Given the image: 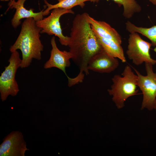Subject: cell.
Instances as JSON below:
<instances>
[{
	"label": "cell",
	"instance_id": "11",
	"mask_svg": "<svg viewBox=\"0 0 156 156\" xmlns=\"http://www.w3.org/2000/svg\"><path fill=\"white\" fill-rule=\"evenodd\" d=\"M26 0H15L10 1L8 3L9 8H14L16 11L11 20L12 26L16 28L21 24V20L23 18H33L37 21L43 18V12L44 9L38 12H34V9L31 8L27 10L24 7V4Z\"/></svg>",
	"mask_w": 156,
	"mask_h": 156
},
{
	"label": "cell",
	"instance_id": "5",
	"mask_svg": "<svg viewBox=\"0 0 156 156\" xmlns=\"http://www.w3.org/2000/svg\"><path fill=\"white\" fill-rule=\"evenodd\" d=\"M153 65L149 63H145L146 73L145 76L142 75L133 68L138 76V86L143 94L141 110L146 109L151 111L154 109L156 99V73L153 71Z\"/></svg>",
	"mask_w": 156,
	"mask_h": 156
},
{
	"label": "cell",
	"instance_id": "13",
	"mask_svg": "<svg viewBox=\"0 0 156 156\" xmlns=\"http://www.w3.org/2000/svg\"><path fill=\"white\" fill-rule=\"evenodd\" d=\"M95 35L98 42L105 52L109 55L119 59L122 62H126L121 45L112 40Z\"/></svg>",
	"mask_w": 156,
	"mask_h": 156
},
{
	"label": "cell",
	"instance_id": "3",
	"mask_svg": "<svg viewBox=\"0 0 156 156\" xmlns=\"http://www.w3.org/2000/svg\"><path fill=\"white\" fill-rule=\"evenodd\" d=\"M115 75L112 78V84L108 89L109 94L118 109L122 108L129 97L138 94V77L130 66L126 65L121 74Z\"/></svg>",
	"mask_w": 156,
	"mask_h": 156
},
{
	"label": "cell",
	"instance_id": "16",
	"mask_svg": "<svg viewBox=\"0 0 156 156\" xmlns=\"http://www.w3.org/2000/svg\"><path fill=\"white\" fill-rule=\"evenodd\" d=\"M100 0H96V3ZM120 7H123L122 15L126 18H131L135 13L140 12L142 10L140 5L135 0H112Z\"/></svg>",
	"mask_w": 156,
	"mask_h": 156
},
{
	"label": "cell",
	"instance_id": "17",
	"mask_svg": "<svg viewBox=\"0 0 156 156\" xmlns=\"http://www.w3.org/2000/svg\"><path fill=\"white\" fill-rule=\"evenodd\" d=\"M153 5H156V0H149Z\"/></svg>",
	"mask_w": 156,
	"mask_h": 156
},
{
	"label": "cell",
	"instance_id": "4",
	"mask_svg": "<svg viewBox=\"0 0 156 156\" xmlns=\"http://www.w3.org/2000/svg\"><path fill=\"white\" fill-rule=\"evenodd\" d=\"M21 61L17 51L12 53L8 60L9 64L5 67L0 77V97L2 101L5 100L10 95L16 96L19 91L15 75L18 69L21 67Z\"/></svg>",
	"mask_w": 156,
	"mask_h": 156
},
{
	"label": "cell",
	"instance_id": "20",
	"mask_svg": "<svg viewBox=\"0 0 156 156\" xmlns=\"http://www.w3.org/2000/svg\"><path fill=\"white\" fill-rule=\"evenodd\" d=\"M155 64H156V60H155Z\"/></svg>",
	"mask_w": 156,
	"mask_h": 156
},
{
	"label": "cell",
	"instance_id": "6",
	"mask_svg": "<svg viewBox=\"0 0 156 156\" xmlns=\"http://www.w3.org/2000/svg\"><path fill=\"white\" fill-rule=\"evenodd\" d=\"M151 43L142 39L136 32L130 33L128 39L126 53L128 58L135 65L139 66L144 62L155 64V60L152 58L150 50Z\"/></svg>",
	"mask_w": 156,
	"mask_h": 156
},
{
	"label": "cell",
	"instance_id": "1",
	"mask_svg": "<svg viewBox=\"0 0 156 156\" xmlns=\"http://www.w3.org/2000/svg\"><path fill=\"white\" fill-rule=\"evenodd\" d=\"M89 15L86 12L78 14L72 23L68 46L72 59L79 66V72L75 77L71 78L69 83L71 86L83 82L84 75L89 74L88 66L90 60L103 49L92 29Z\"/></svg>",
	"mask_w": 156,
	"mask_h": 156
},
{
	"label": "cell",
	"instance_id": "19",
	"mask_svg": "<svg viewBox=\"0 0 156 156\" xmlns=\"http://www.w3.org/2000/svg\"><path fill=\"white\" fill-rule=\"evenodd\" d=\"M12 0H0L1 1H10Z\"/></svg>",
	"mask_w": 156,
	"mask_h": 156
},
{
	"label": "cell",
	"instance_id": "14",
	"mask_svg": "<svg viewBox=\"0 0 156 156\" xmlns=\"http://www.w3.org/2000/svg\"><path fill=\"white\" fill-rule=\"evenodd\" d=\"M47 8L44 10L43 16L48 15L50 11L54 9L60 8L66 9H71L73 7L79 5L83 8L85 5V2L90 1L93 3L96 2V0H58V3L53 5L49 3L46 0H44Z\"/></svg>",
	"mask_w": 156,
	"mask_h": 156
},
{
	"label": "cell",
	"instance_id": "18",
	"mask_svg": "<svg viewBox=\"0 0 156 156\" xmlns=\"http://www.w3.org/2000/svg\"><path fill=\"white\" fill-rule=\"evenodd\" d=\"M154 109L156 111V99L155 101L154 105Z\"/></svg>",
	"mask_w": 156,
	"mask_h": 156
},
{
	"label": "cell",
	"instance_id": "12",
	"mask_svg": "<svg viewBox=\"0 0 156 156\" xmlns=\"http://www.w3.org/2000/svg\"><path fill=\"white\" fill-rule=\"evenodd\" d=\"M88 20L92 29L96 35L112 40L121 45L122 40L120 35L109 24L104 21L96 20L89 15Z\"/></svg>",
	"mask_w": 156,
	"mask_h": 156
},
{
	"label": "cell",
	"instance_id": "10",
	"mask_svg": "<svg viewBox=\"0 0 156 156\" xmlns=\"http://www.w3.org/2000/svg\"><path fill=\"white\" fill-rule=\"evenodd\" d=\"M52 49L49 60L45 63L44 69L56 68L62 70L66 75L67 78L69 77L66 72V68L70 65V60L72 59V55L70 51H61L58 48L55 42V38L53 36L51 40Z\"/></svg>",
	"mask_w": 156,
	"mask_h": 156
},
{
	"label": "cell",
	"instance_id": "15",
	"mask_svg": "<svg viewBox=\"0 0 156 156\" xmlns=\"http://www.w3.org/2000/svg\"><path fill=\"white\" fill-rule=\"evenodd\" d=\"M126 29L130 33L136 32L146 37L151 42L152 46L155 47L156 52V25L149 28L137 26L129 21L125 23Z\"/></svg>",
	"mask_w": 156,
	"mask_h": 156
},
{
	"label": "cell",
	"instance_id": "7",
	"mask_svg": "<svg viewBox=\"0 0 156 156\" xmlns=\"http://www.w3.org/2000/svg\"><path fill=\"white\" fill-rule=\"evenodd\" d=\"M74 13L71 9L55 8L52 10L50 14L47 17L36 21V24L41 29L40 33H45L50 35H55L58 38L62 45L68 46L70 42V37L65 36L63 34L60 20V17L64 14Z\"/></svg>",
	"mask_w": 156,
	"mask_h": 156
},
{
	"label": "cell",
	"instance_id": "8",
	"mask_svg": "<svg viewBox=\"0 0 156 156\" xmlns=\"http://www.w3.org/2000/svg\"><path fill=\"white\" fill-rule=\"evenodd\" d=\"M22 133L18 131L11 132L3 139L0 146V156H25L26 147Z\"/></svg>",
	"mask_w": 156,
	"mask_h": 156
},
{
	"label": "cell",
	"instance_id": "9",
	"mask_svg": "<svg viewBox=\"0 0 156 156\" xmlns=\"http://www.w3.org/2000/svg\"><path fill=\"white\" fill-rule=\"evenodd\" d=\"M119 65L117 58L109 55L103 49L90 59L88 69L100 73H109L115 70Z\"/></svg>",
	"mask_w": 156,
	"mask_h": 156
},
{
	"label": "cell",
	"instance_id": "2",
	"mask_svg": "<svg viewBox=\"0 0 156 156\" xmlns=\"http://www.w3.org/2000/svg\"><path fill=\"white\" fill-rule=\"evenodd\" d=\"M41 29L36 25L32 18H26L23 22L20 34L10 51L12 53L20 49L22 58L21 68L28 67L33 59H41V52L43 46L40 39Z\"/></svg>",
	"mask_w": 156,
	"mask_h": 156
}]
</instances>
